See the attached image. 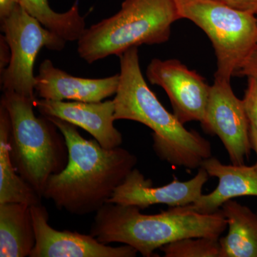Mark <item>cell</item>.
I'll use <instances>...</instances> for the list:
<instances>
[{
	"mask_svg": "<svg viewBox=\"0 0 257 257\" xmlns=\"http://www.w3.org/2000/svg\"><path fill=\"white\" fill-rule=\"evenodd\" d=\"M35 107L45 116H54L80 127L105 149L121 147L122 135L115 127L113 100L84 102L37 99Z\"/></svg>",
	"mask_w": 257,
	"mask_h": 257,
	"instance_id": "obj_12",
	"label": "cell"
},
{
	"mask_svg": "<svg viewBox=\"0 0 257 257\" xmlns=\"http://www.w3.org/2000/svg\"><path fill=\"white\" fill-rule=\"evenodd\" d=\"M146 74L151 84L160 86L167 93L173 114L181 123L202 122L211 88L204 77L175 59H154Z\"/></svg>",
	"mask_w": 257,
	"mask_h": 257,
	"instance_id": "obj_9",
	"label": "cell"
},
{
	"mask_svg": "<svg viewBox=\"0 0 257 257\" xmlns=\"http://www.w3.org/2000/svg\"><path fill=\"white\" fill-rule=\"evenodd\" d=\"M178 20L174 0H124L118 13L86 29L77 52L92 64L140 45L165 43Z\"/></svg>",
	"mask_w": 257,
	"mask_h": 257,
	"instance_id": "obj_4",
	"label": "cell"
},
{
	"mask_svg": "<svg viewBox=\"0 0 257 257\" xmlns=\"http://www.w3.org/2000/svg\"><path fill=\"white\" fill-rule=\"evenodd\" d=\"M257 213V212H256Z\"/></svg>",
	"mask_w": 257,
	"mask_h": 257,
	"instance_id": "obj_27",
	"label": "cell"
},
{
	"mask_svg": "<svg viewBox=\"0 0 257 257\" xmlns=\"http://www.w3.org/2000/svg\"><path fill=\"white\" fill-rule=\"evenodd\" d=\"M257 73V46L243 64L237 76H246Z\"/></svg>",
	"mask_w": 257,
	"mask_h": 257,
	"instance_id": "obj_22",
	"label": "cell"
},
{
	"mask_svg": "<svg viewBox=\"0 0 257 257\" xmlns=\"http://www.w3.org/2000/svg\"><path fill=\"white\" fill-rule=\"evenodd\" d=\"M10 57H11V52L6 37L5 35H1L0 37V70L3 72V70L10 63Z\"/></svg>",
	"mask_w": 257,
	"mask_h": 257,
	"instance_id": "obj_23",
	"label": "cell"
},
{
	"mask_svg": "<svg viewBox=\"0 0 257 257\" xmlns=\"http://www.w3.org/2000/svg\"><path fill=\"white\" fill-rule=\"evenodd\" d=\"M165 257H219V239L189 237L177 240L160 248Z\"/></svg>",
	"mask_w": 257,
	"mask_h": 257,
	"instance_id": "obj_19",
	"label": "cell"
},
{
	"mask_svg": "<svg viewBox=\"0 0 257 257\" xmlns=\"http://www.w3.org/2000/svg\"><path fill=\"white\" fill-rule=\"evenodd\" d=\"M19 5V0H0V20L5 18Z\"/></svg>",
	"mask_w": 257,
	"mask_h": 257,
	"instance_id": "obj_24",
	"label": "cell"
},
{
	"mask_svg": "<svg viewBox=\"0 0 257 257\" xmlns=\"http://www.w3.org/2000/svg\"><path fill=\"white\" fill-rule=\"evenodd\" d=\"M250 142H251V150H253L256 154V162L253 167L257 172V131L251 128H250Z\"/></svg>",
	"mask_w": 257,
	"mask_h": 257,
	"instance_id": "obj_25",
	"label": "cell"
},
{
	"mask_svg": "<svg viewBox=\"0 0 257 257\" xmlns=\"http://www.w3.org/2000/svg\"><path fill=\"white\" fill-rule=\"evenodd\" d=\"M119 82V74L101 79L74 77L45 60L36 76L35 92L47 100L98 102L116 94Z\"/></svg>",
	"mask_w": 257,
	"mask_h": 257,
	"instance_id": "obj_13",
	"label": "cell"
},
{
	"mask_svg": "<svg viewBox=\"0 0 257 257\" xmlns=\"http://www.w3.org/2000/svg\"><path fill=\"white\" fill-rule=\"evenodd\" d=\"M201 124L204 131L219 138L232 165H245L252 150L250 125L242 100L235 95L230 81L214 77Z\"/></svg>",
	"mask_w": 257,
	"mask_h": 257,
	"instance_id": "obj_8",
	"label": "cell"
},
{
	"mask_svg": "<svg viewBox=\"0 0 257 257\" xmlns=\"http://www.w3.org/2000/svg\"><path fill=\"white\" fill-rule=\"evenodd\" d=\"M36 243L30 257H135L138 251L124 244L110 246L92 235L60 231L49 224V213L42 204L31 206Z\"/></svg>",
	"mask_w": 257,
	"mask_h": 257,
	"instance_id": "obj_10",
	"label": "cell"
},
{
	"mask_svg": "<svg viewBox=\"0 0 257 257\" xmlns=\"http://www.w3.org/2000/svg\"><path fill=\"white\" fill-rule=\"evenodd\" d=\"M119 82L114 102L115 120L137 121L151 128L157 156L175 167L196 170L211 157V144L188 130L161 104L147 85L140 68L138 48L120 56Z\"/></svg>",
	"mask_w": 257,
	"mask_h": 257,
	"instance_id": "obj_2",
	"label": "cell"
},
{
	"mask_svg": "<svg viewBox=\"0 0 257 257\" xmlns=\"http://www.w3.org/2000/svg\"><path fill=\"white\" fill-rule=\"evenodd\" d=\"M209 177L207 171L201 167L197 175L189 180L181 182L175 178L170 184L155 187L151 179L145 178L135 168L115 189L107 203L135 206L140 209L155 204L184 207L193 204L202 195Z\"/></svg>",
	"mask_w": 257,
	"mask_h": 257,
	"instance_id": "obj_11",
	"label": "cell"
},
{
	"mask_svg": "<svg viewBox=\"0 0 257 257\" xmlns=\"http://www.w3.org/2000/svg\"><path fill=\"white\" fill-rule=\"evenodd\" d=\"M63 135L68 162L51 176L42 197L56 207L77 216L96 213L135 168L138 159L126 149H105L96 140L83 138L74 125L47 116Z\"/></svg>",
	"mask_w": 257,
	"mask_h": 257,
	"instance_id": "obj_1",
	"label": "cell"
},
{
	"mask_svg": "<svg viewBox=\"0 0 257 257\" xmlns=\"http://www.w3.org/2000/svg\"><path fill=\"white\" fill-rule=\"evenodd\" d=\"M27 12L66 42L78 41L85 31V21L75 3L66 13H58L50 8L48 0H19Z\"/></svg>",
	"mask_w": 257,
	"mask_h": 257,
	"instance_id": "obj_18",
	"label": "cell"
},
{
	"mask_svg": "<svg viewBox=\"0 0 257 257\" xmlns=\"http://www.w3.org/2000/svg\"><path fill=\"white\" fill-rule=\"evenodd\" d=\"M180 19L195 24L214 47L216 78L231 80L257 46L256 15L217 0H174Z\"/></svg>",
	"mask_w": 257,
	"mask_h": 257,
	"instance_id": "obj_6",
	"label": "cell"
},
{
	"mask_svg": "<svg viewBox=\"0 0 257 257\" xmlns=\"http://www.w3.org/2000/svg\"><path fill=\"white\" fill-rule=\"evenodd\" d=\"M247 87L241 99L250 128L257 131V73L247 76Z\"/></svg>",
	"mask_w": 257,
	"mask_h": 257,
	"instance_id": "obj_20",
	"label": "cell"
},
{
	"mask_svg": "<svg viewBox=\"0 0 257 257\" xmlns=\"http://www.w3.org/2000/svg\"><path fill=\"white\" fill-rule=\"evenodd\" d=\"M224 4L257 16V0H217Z\"/></svg>",
	"mask_w": 257,
	"mask_h": 257,
	"instance_id": "obj_21",
	"label": "cell"
},
{
	"mask_svg": "<svg viewBox=\"0 0 257 257\" xmlns=\"http://www.w3.org/2000/svg\"><path fill=\"white\" fill-rule=\"evenodd\" d=\"M140 210L135 206L106 203L95 213L89 234L104 244L124 243L150 257L158 248L184 238L219 239L228 227L221 209L213 214L184 207H170L155 214Z\"/></svg>",
	"mask_w": 257,
	"mask_h": 257,
	"instance_id": "obj_3",
	"label": "cell"
},
{
	"mask_svg": "<svg viewBox=\"0 0 257 257\" xmlns=\"http://www.w3.org/2000/svg\"><path fill=\"white\" fill-rule=\"evenodd\" d=\"M35 100L11 92H3L1 99L11 120L13 164L42 197L49 178L67 166L68 149L56 125L47 116L35 115Z\"/></svg>",
	"mask_w": 257,
	"mask_h": 257,
	"instance_id": "obj_5",
	"label": "cell"
},
{
	"mask_svg": "<svg viewBox=\"0 0 257 257\" xmlns=\"http://www.w3.org/2000/svg\"><path fill=\"white\" fill-rule=\"evenodd\" d=\"M202 167L209 177H216L219 183L213 192L202 194L193 204L184 206L186 209L213 214L234 198L257 197V172L253 165H224L211 156L203 162Z\"/></svg>",
	"mask_w": 257,
	"mask_h": 257,
	"instance_id": "obj_14",
	"label": "cell"
},
{
	"mask_svg": "<svg viewBox=\"0 0 257 257\" xmlns=\"http://www.w3.org/2000/svg\"><path fill=\"white\" fill-rule=\"evenodd\" d=\"M11 128L9 112L0 101V204L21 203L31 207L41 204L43 197L17 174L11 157Z\"/></svg>",
	"mask_w": 257,
	"mask_h": 257,
	"instance_id": "obj_15",
	"label": "cell"
},
{
	"mask_svg": "<svg viewBox=\"0 0 257 257\" xmlns=\"http://www.w3.org/2000/svg\"><path fill=\"white\" fill-rule=\"evenodd\" d=\"M36 243L30 206L0 204V256H30Z\"/></svg>",
	"mask_w": 257,
	"mask_h": 257,
	"instance_id": "obj_16",
	"label": "cell"
},
{
	"mask_svg": "<svg viewBox=\"0 0 257 257\" xmlns=\"http://www.w3.org/2000/svg\"><path fill=\"white\" fill-rule=\"evenodd\" d=\"M221 208L229 229L219 239V257H257V213L234 200Z\"/></svg>",
	"mask_w": 257,
	"mask_h": 257,
	"instance_id": "obj_17",
	"label": "cell"
},
{
	"mask_svg": "<svg viewBox=\"0 0 257 257\" xmlns=\"http://www.w3.org/2000/svg\"><path fill=\"white\" fill-rule=\"evenodd\" d=\"M0 20L11 52L10 63L1 72L3 92H15L35 100L34 65L39 52L44 47L63 50L67 42L44 27L20 4Z\"/></svg>",
	"mask_w": 257,
	"mask_h": 257,
	"instance_id": "obj_7",
	"label": "cell"
},
{
	"mask_svg": "<svg viewBox=\"0 0 257 257\" xmlns=\"http://www.w3.org/2000/svg\"><path fill=\"white\" fill-rule=\"evenodd\" d=\"M256 19H257V16H256Z\"/></svg>",
	"mask_w": 257,
	"mask_h": 257,
	"instance_id": "obj_26",
	"label": "cell"
}]
</instances>
